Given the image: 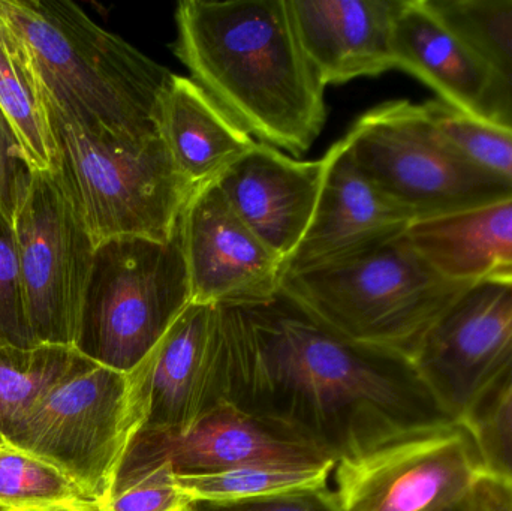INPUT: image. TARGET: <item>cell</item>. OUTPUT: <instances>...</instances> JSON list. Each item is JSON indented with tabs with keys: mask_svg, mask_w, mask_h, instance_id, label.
<instances>
[{
	"mask_svg": "<svg viewBox=\"0 0 512 511\" xmlns=\"http://www.w3.org/2000/svg\"><path fill=\"white\" fill-rule=\"evenodd\" d=\"M135 434L129 375L74 348L11 444L62 468L101 507Z\"/></svg>",
	"mask_w": 512,
	"mask_h": 511,
	"instance_id": "cell-8",
	"label": "cell"
},
{
	"mask_svg": "<svg viewBox=\"0 0 512 511\" xmlns=\"http://www.w3.org/2000/svg\"><path fill=\"white\" fill-rule=\"evenodd\" d=\"M0 511H2V510H0Z\"/></svg>",
	"mask_w": 512,
	"mask_h": 511,
	"instance_id": "cell-34",
	"label": "cell"
},
{
	"mask_svg": "<svg viewBox=\"0 0 512 511\" xmlns=\"http://www.w3.org/2000/svg\"><path fill=\"white\" fill-rule=\"evenodd\" d=\"M0 339L12 347H38L27 321L14 225L0 210Z\"/></svg>",
	"mask_w": 512,
	"mask_h": 511,
	"instance_id": "cell-27",
	"label": "cell"
},
{
	"mask_svg": "<svg viewBox=\"0 0 512 511\" xmlns=\"http://www.w3.org/2000/svg\"><path fill=\"white\" fill-rule=\"evenodd\" d=\"M138 432H179L225 401L221 306L191 303L129 372Z\"/></svg>",
	"mask_w": 512,
	"mask_h": 511,
	"instance_id": "cell-12",
	"label": "cell"
},
{
	"mask_svg": "<svg viewBox=\"0 0 512 511\" xmlns=\"http://www.w3.org/2000/svg\"><path fill=\"white\" fill-rule=\"evenodd\" d=\"M328 467H243L206 474H176L177 489L191 501H239L327 488Z\"/></svg>",
	"mask_w": 512,
	"mask_h": 511,
	"instance_id": "cell-25",
	"label": "cell"
},
{
	"mask_svg": "<svg viewBox=\"0 0 512 511\" xmlns=\"http://www.w3.org/2000/svg\"><path fill=\"white\" fill-rule=\"evenodd\" d=\"M486 471L474 435L456 425L337 462L336 495L345 511H444Z\"/></svg>",
	"mask_w": 512,
	"mask_h": 511,
	"instance_id": "cell-10",
	"label": "cell"
},
{
	"mask_svg": "<svg viewBox=\"0 0 512 511\" xmlns=\"http://www.w3.org/2000/svg\"><path fill=\"white\" fill-rule=\"evenodd\" d=\"M0 108L33 173L59 170L56 140L38 80L12 33L6 41H0Z\"/></svg>",
	"mask_w": 512,
	"mask_h": 511,
	"instance_id": "cell-22",
	"label": "cell"
},
{
	"mask_svg": "<svg viewBox=\"0 0 512 511\" xmlns=\"http://www.w3.org/2000/svg\"><path fill=\"white\" fill-rule=\"evenodd\" d=\"M221 308L225 401L300 435L336 462L463 425L412 357L351 341L282 294Z\"/></svg>",
	"mask_w": 512,
	"mask_h": 511,
	"instance_id": "cell-1",
	"label": "cell"
},
{
	"mask_svg": "<svg viewBox=\"0 0 512 511\" xmlns=\"http://www.w3.org/2000/svg\"><path fill=\"white\" fill-rule=\"evenodd\" d=\"M174 54L249 135L301 156L327 119L325 86L304 54L288 0H183Z\"/></svg>",
	"mask_w": 512,
	"mask_h": 511,
	"instance_id": "cell-2",
	"label": "cell"
},
{
	"mask_svg": "<svg viewBox=\"0 0 512 511\" xmlns=\"http://www.w3.org/2000/svg\"><path fill=\"white\" fill-rule=\"evenodd\" d=\"M32 177L20 141L0 108V210L11 222L29 192Z\"/></svg>",
	"mask_w": 512,
	"mask_h": 511,
	"instance_id": "cell-31",
	"label": "cell"
},
{
	"mask_svg": "<svg viewBox=\"0 0 512 511\" xmlns=\"http://www.w3.org/2000/svg\"><path fill=\"white\" fill-rule=\"evenodd\" d=\"M176 473L162 464L120 474L99 511H185L189 501L176 486Z\"/></svg>",
	"mask_w": 512,
	"mask_h": 511,
	"instance_id": "cell-28",
	"label": "cell"
},
{
	"mask_svg": "<svg viewBox=\"0 0 512 511\" xmlns=\"http://www.w3.org/2000/svg\"><path fill=\"white\" fill-rule=\"evenodd\" d=\"M414 362L465 425L512 377V284H472L427 333Z\"/></svg>",
	"mask_w": 512,
	"mask_h": 511,
	"instance_id": "cell-11",
	"label": "cell"
},
{
	"mask_svg": "<svg viewBox=\"0 0 512 511\" xmlns=\"http://www.w3.org/2000/svg\"><path fill=\"white\" fill-rule=\"evenodd\" d=\"M403 0H288L298 41L325 87L394 69Z\"/></svg>",
	"mask_w": 512,
	"mask_h": 511,
	"instance_id": "cell-17",
	"label": "cell"
},
{
	"mask_svg": "<svg viewBox=\"0 0 512 511\" xmlns=\"http://www.w3.org/2000/svg\"><path fill=\"white\" fill-rule=\"evenodd\" d=\"M345 140L358 170L415 222L512 198L510 183L448 140L426 104L384 102L364 113Z\"/></svg>",
	"mask_w": 512,
	"mask_h": 511,
	"instance_id": "cell-7",
	"label": "cell"
},
{
	"mask_svg": "<svg viewBox=\"0 0 512 511\" xmlns=\"http://www.w3.org/2000/svg\"><path fill=\"white\" fill-rule=\"evenodd\" d=\"M12 225L36 344L75 347L96 243L59 170L33 173Z\"/></svg>",
	"mask_w": 512,
	"mask_h": 511,
	"instance_id": "cell-9",
	"label": "cell"
},
{
	"mask_svg": "<svg viewBox=\"0 0 512 511\" xmlns=\"http://www.w3.org/2000/svg\"><path fill=\"white\" fill-rule=\"evenodd\" d=\"M424 104L448 140L472 161L512 186V128L471 116L439 99Z\"/></svg>",
	"mask_w": 512,
	"mask_h": 511,
	"instance_id": "cell-26",
	"label": "cell"
},
{
	"mask_svg": "<svg viewBox=\"0 0 512 511\" xmlns=\"http://www.w3.org/2000/svg\"><path fill=\"white\" fill-rule=\"evenodd\" d=\"M158 128L180 173L195 188L215 182L256 144L206 90L176 74L159 101Z\"/></svg>",
	"mask_w": 512,
	"mask_h": 511,
	"instance_id": "cell-19",
	"label": "cell"
},
{
	"mask_svg": "<svg viewBox=\"0 0 512 511\" xmlns=\"http://www.w3.org/2000/svg\"><path fill=\"white\" fill-rule=\"evenodd\" d=\"M0 510L99 511V503L53 462L2 441Z\"/></svg>",
	"mask_w": 512,
	"mask_h": 511,
	"instance_id": "cell-23",
	"label": "cell"
},
{
	"mask_svg": "<svg viewBox=\"0 0 512 511\" xmlns=\"http://www.w3.org/2000/svg\"><path fill=\"white\" fill-rule=\"evenodd\" d=\"M75 347H12L0 339V443H14L39 402L65 372Z\"/></svg>",
	"mask_w": 512,
	"mask_h": 511,
	"instance_id": "cell-24",
	"label": "cell"
},
{
	"mask_svg": "<svg viewBox=\"0 0 512 511\" xmlns=\"http://www.w3.org/2000/svg\"><path fill=\"white\" fill-rule=\"evenodd\" d=\"M324 173V158L298 161L256 143L215 182L237 215L288 263L309 230Z\"/></svg>",
	"mask_w": 512,
	"mask_h": 511,
	"instance_id": "cell-16",
	"label": "cell"
},
{
	"mask_svg": "<svg viewBox=\"0 0 512 511\" xmlns=\"http://www.w3.org/2000/svg\"><path fill=\"white\" fill-rule=\"evenodd\" d=\"M191 303L180 224L170 240H104L95 249L75 348L129 374Z\"/></svg>",
	"mask_w": 512,
	"mask_h": 511,
	"instance_id": "cell-6",
	"label": "cell"
},
{
	"mask_svg": "<svg viewBox=\"0 0 512 511\" xmlns=\"http://www.w3.org/2000/svg\"><path fill=\"white\" fill-rule=\"evenodd\" d=\"M444 511H512V479L487 470L459 501Z\"/></svg>",
	"mask_w": 512,
	"mask_h": 511,
	"instance_id": "cell-32",
	"label": "cell"
},
{
	"mask_svg": "<svg viewBox=\"0 0 512 511\" xmlns=\"http://www.w3.org/2000/svg\"><path fill=\"white\" fill-rule=\"evenodd\" d=\"M406 236L453 281L512 284V198L459 215L415 222Z\"/></svg>",
	"mask_w": 512,
	"mask_h": 511,
	"instance_id": "cell-20",
	"label": "cell"
},
{
	"mask_svg": "<svg viewBox=\"0 0 512 511\" xmlns=\"http://www.w3.org/2000/svg\"><path fill=\"white\" fill-rule=\"evenodd\" d=\"M11 36L8 27L5 26L2 20H0V41H6Z\"/></svg>",
	"mask_w": 512,
	"mask_h": 511,
	"instance_id": "cell-33",
	"label": "cell"
},
{
	"mask_svg": "<svg viewBox=\"0 0 512 511\" xmlns=\"http://www.w3.org/2000/svg\"><path fill=\"white\" fill-rule=\"evenodd\" d=\"M489 71L481 119L512 128V0H427Z\"/></svg>",
	"mask_w": 512,
	"mask_h": 511,
	"instance_id": "cell-21",
	"label": "cell"
},
{
	"mask_svg": "<svg viewBox=\"0 0 512 511\" xmlns=\"http://www.w3.org/2000/svg\"><path fill=\"white\" fill-rule=\"evenodd\" d=\"M41 89L71 119L123 138L159 134L173 72L96 24L71 0H0Z\"/></svg>",
	"mask_w": 512,
	"mask_h": 511,
	"instance_id": "cell-3",
	"label": "cell"
},
{
	"mask_svg": "<svg viewBox=\"0 0 512 511\" xmlns=\"http://www.w3.org/2000/svg\"><path fill=\"white\" fill-rule=\"evenodd\" d=\"M469 287L442 275L403 234L340 263L286 272L280 294L351 341L414 359Z\"/></svg>",
	"mask_w": 512,
	"mask_h": 511,
	"instance_id": "cell-4",
	"label": "cell"
},
{
	"mask_svg": "<svg viewBox=\"0 0 512 511\" xmlns=\"http://www.w3.org/2000/svg\"><path fill=\"white\" fill-rule=\"evenodd\" d=\"M315 215L286 272L316 269L372 251L408 233L411 213L385 197L360 170L345 137L324 156ZM285 272V273H286Z\"/></svg>",
	"mask_w": 512,
	"mask_h": 511,
	"instance_id": "cell-15",
	"label": "cell"
},
{
	"mask_svg": "<svg viewBox=\"0 0 512 511\" xmlns=\"http://www.w3.org/2000/svg\"><path fill=\"white\" fill-rule=\"evenodd\" d=\"M185 511H345L328 488L285 492L239 501H191Z\"/></svg>",
	"mask_w": 512,
	"mask_h": 511,
	"instance_id": "cell-30",
	"label": "cell"
},
{
	"mask_svg": "<svg viewBox=\"0 0 512 511\" xmlns=\"http://www.w3.org/2000/svg\"><path fill=\"white\" fill-rule=\"evenodd\" d=\"M394 69L420 80L439 101L480 116L489 71L477 53L456 35L427 0H403L393 32Z\"/></svg>",
	"mask_w": 512,
	"mask_h": 511,
	"instance_id": "cell-18",
	"label": "cell"
},
{
	"mask_svg": "<svg viewBox=\"0 0 512 511\" xmlns=\"http://www.w3.org/2000/svg\"><path fill=\"white\" fill-rule=\"evenodd\" d=\"M180 233L192 303L245 308L279 296L286 261L237 215L216 182L195 189Z\"/></svg>",
	"mask_w": 512,
	"mask_h": 511,
	"instance_id": "cell-14",
	"label": "cell"
},
{
	"mask_svg": "<svg viewBox=\"0 0 512 511\" xmlns=\"http://www.w3.org/2000/svg\"><path fill=\"white\" fill-rule=\"evenodd\" d=\"M41 93L60 176L96 246L122 236L170 240L197 188L180 173L161 134L123 138L86 128Z\"/></svg>",
	"mask_w": 512,
	"mask_h": 511,
	"instance_id": "cell-5",
	"label": "cell"
},
{
	"mask_svg": "<svg viewBox=\"0 0 512 511\" xmlns=\"http://www.w3.org/2000/svg\"><path fill=\"white\" fill-rule=\"evenodd\" d=\"M489 470L512 477V377L466 422Z\"/></svg>",
	"mask_w": 512,
	"mask_h": 511,
	"instance_id": "cell-29",
	"label": "cell"
},
{
	"mask_svg": "<svg viewBox=\"0 0 512 511\" xmlns=\"http://www.w3.org/2000/svg\"><path fill=\"white\" fill-rule=\"evenodd\" d=\"M168 465L176 474L243 467H336L327 453L289 429L224 401L179 432H138L120 474Z\"/></svg>",
	"mask_w": 512,
	"mask_h": 511,
	"instance_id": "cell-13",
	"label": "cell"
}]
</instances>
